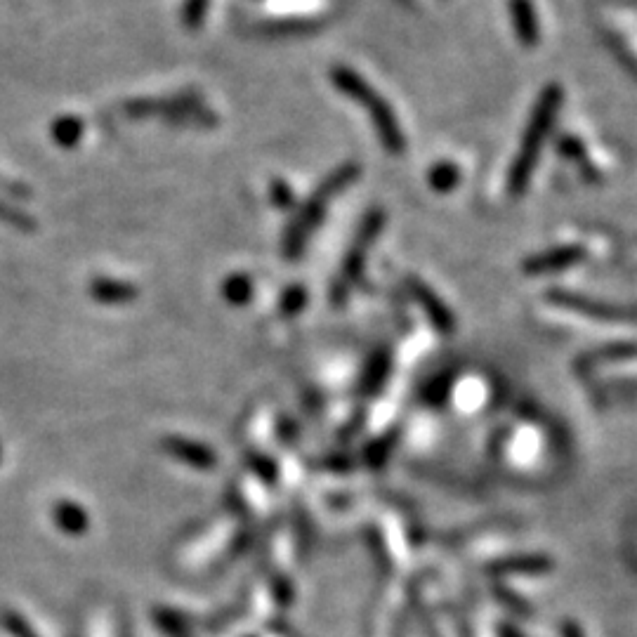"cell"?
<instances>
[{"label": "cell", "instance_id": "obj_1", "mask_svg": "<svg viewBox=\"0 0 637 637\" xmlns=\"http://www.w3.org/2000/svg\"><path fill=\"white\" fill-rule=\"evenodd\" d=\"M564 93L560 85H548L538 100L534 104V111H531L527 130H524L520 149H517L515 161H512L510 173H508V194L512 199H520V196L527 192L531 175H534L538 156H541L545 137L553 130V123L557 118V111L562 107Z\"/></svg>", "mask_w": 637, "mask_h": 637}, {"label": "cell", "instance_id": "obj_2", "mask_svg": "<svg viewBox=\"0 0 637 637\" xmlns=\"http://www.w3.org/2000/svg\"><path fill=\"white\" fill-rule=\"evenodd\" d=\"M359 177V166L357 163H343V166L333 170L331 175L326 177L321 185L314 189V194L307 199L305 206L298 215H295L291 225H288V232L284 236V255L288 260H298L305 246L310 244L312 234L317 232L319 222H324L326 210L331 206V201L336 199L338 194H343L347 187L352 185Z\"/></svg>", "mask_w": 637, "mask_h": 637}, {"label": "cell", "instance_id": "obj_3", "mask_svg": "<svg viewBox=\"0 0 637 637\" xmlns=\"http://www.w3.org/2000/svg\"><path fill=\"white\" fill-rule=\"evenodd\" d=\"M331 81L338 90H343L347 97H352L354 102L361 104V107L366 109V114H369L373 128L378 130V137H380V142H383V147L390 151V154H402V151L406 149L404 130H402V126H399L397 116H394L390 104L383 100V95L376 93V90L371 88L369 81H366L364 76H359L357 71H352L347 67L333 69Z\"/></svg>", "mask_w": 637, "mask_h": 637}, {"label": "cell", "instance_id": "obj_4", "mask_svg": "<svg viewBox=\"0 0 637 637\" xmlns=\"http://www.w3.org/2000/svg\"><path fill=\"white\" fill-rule=\"evenodd\" d=\"M126 114L133 118L161 116L170 123H185V126L210 128L218 123V116L210 111L196 93H180L161 100H135L126 104Z\"/></svg>", "mask_w": 637, "mask_h": 637}, {"label": "cell", "instance_id": "obj_5", "mask_svg": "<svg viewBox=\"0 0 637 637\" xmlns=\"http://www.w3.org/2000/svg\"><path fill=\"white\" fill-rule=\"evenodd\" d=\"M385 225V210L383 208H373L366 213L364 222H361L357 236H354L350 251L345 255L343 262V272L336 281V288H333V300H345V295L352 291V286L361 279V272H364V262L366 255H369V248L373 246V241L378 239L380 232H383Z\"/></svg>", "mask_w": 637, "mask_h": 637}, {"label": "cell", "instance_id": "obj_6", "mask_svg": "<svg viewBox=\"0 0 637 637\" xmlns=\"http://www.w3.org/2000/svg\"><path fill=\"white\" fill-rule=\"evenodd\" d=\"M586 258V251L581 246H557L553 251H545L541 255H534L524 262V272L541 277V274H555L564 272V269L579 265Z\"/></svg>", "mask_w": 637, "mask_h": 637}, {"label": "cell", "instance_id": "obj_7", "mask_svg": "<svg viewBox=\"0 0 637 637\" xmlns=\"http://www.w3.org/2000/svg\"><path fill=\"white\" fill-rule=\"evenodd\" d=\"M550 300L557 302L560 307H569V310L590 314V317H600V319H630L637 317L635 310H621V307L604 305V302H595L590 298H583V295H574L567 291H553L550 293Z\"/></svg>", "mask_w": 637, "mask_h": 637}, {"label": "cell", "instance_id": "obj_8", "mask_svg": "<svg viewBox=\"0 0 637 637\" xmlns=\"http://www.w3.org/2000/svg\"><path fill=\"white\" fill-rule=\"evenodd\" d=\"M510 15L512 24H515V34L520 38L524 48H534L541 38V29H538V17L531 0H510Z\"/></svg>", "mask_w": 637, "mask_h": 637}, {"label": "cell", "instance_id": "obj_9", "mask_svg": "<svg viewBox=\"0 0 637 637\" xmlns=\"http://www.w3.org/2000/svg\"><path fill=\"white\" fill-rule=\"evenodd\" d=\"M90 295L97 302H104V305H118V302H130L137 298V286L128 284V281H118V279H95L90 284Z\"/></svg>", "mask_w": 637, "mask_h": 637}, {"label": "cell", "instance_id": "obj_10", "mask_svg": "<svg viewBox=\"0 0 637 637\" xmlns=\"http://www.w3.org/2000/svg\"><path fill=\"white\" fill-rule=\"evenodd\" d=\"M411 291L420 300V305L425 307V312L430 314V319L435 321V326L442 328V331H449V328H451V314L444 310V305L439 302L437 295L432 293L425 284H420L418 279L411 281Z\"/></svg>", "mask_w": 637, "mask_h": 637}, {"label": "cell", "instance_id": "obj_11", "mask_svg": "<svg viewBox=\"0 0 637 637\" xmlns=\"http://www.w3.org/2000/svg\"><path fill=\"white\" fill-rule=\"evenodd\" d=\"M50 137L57 147L71 149L81 142L83 137V121L78 116H62L50 126Z\"/></svg>", "mask_w": 637, "mask_h": 637}, {"label": "cell", "instance_id": "obj_12", "mask_svg": "<svg viewBox=\"0 0 637 637\" xmlns=\"http://www.w3.org/2000/svg\"><path fill=\"white\" fill-rule=\"evenodd\" d=\"M428 185L439 194L453 192V189L461 185V168H458L456 163H451V161L437 163L435 168H430Z\"/></svg>", "mask_w": 637, "mask_h": 637}, {"label": "cell", "instance_id": "obj_13", "mask_svg": "<svg viewBox=\"0 0 637 637\" xmlns=\"http://www.w3.org/2000/svg\"><path fill=\"white\" fill-rule=\"evenodd\" d=\"M0 222L12 227V229H17V232H22V234H34L36 227H38L36 220L31 218L26 210L12 206V203H8V201H0Z\"/></svg>", "mask_w": 637, "mask_h": 637}, {"label": "cell", "instance_id": "obj_14", "mask_svg": "<svg viewBox=\"0 0 637 637\" xmlns=\"http://www.w3.org/2000/svg\"><path fill=\"white\" fill-rule=\"evenodd\" d=\"M222 295H225L232 305H244L253 295L251 277H246V274H234V277H229L225 281V286H222Z\"/></svg>", "mask_w": 637, "mask_h": 637}, {"label": "cell", "instance_id": "obj_15", "mask_svg": "<svg viewBox=\"0 0 637 637\" xmlns=\"http://www.w3.org/2000/svg\"><path fill=\"white\" fill-rule=\"evenodd\" d=\"M317 22L312 19H286V22H269L262 26V34L267 36H293V34H307V31L317 29Z\"/></svg>", "mask_w": 637, "mask_h": 637}, {"label": "cell", "instance_id": "obj_16", "mask_svg": "<svg viewBox=\"0 0 637 637\" xmlns=\"http://www.w3.org/2000/svg\"><path fill=\"white\" fill-rule=\"evenodd\" d=\"M208 5L210 0H185V5H182V24H185V29H201L203 19L208 15Z\"/></svg>", "mask_w": 637, "mask_h": 637}, {"label": "cell", "instance_id": "obj_17", "mask_svg": "<svg viewBox=\"0 0 637 637\" xmlns=\"http://www.w3.org/2000/svg\"><path fill=\"white\" fill-rule=\"evenodd\" d=\"M557 147H560V151L564 154V159L581 163V166H588L586 144H583V142L579 140V137H571V135H569V137H562Z\"/></svg>", "mask_w": 637, "mask_h": 637}, {"label": "cell", "instance_id": "obj_18", "mask_svg": "<svg viewBox=\"0 0 637 637\" xmlns=\"http://www.w3.org/2000/svg\"><path fill=\"white\" fill-rule=\"evenodd\" d=\"M269 194H272V203L281 210H288L293 206L295 196H293V189L288 187V182L284 180H274L272 182V189H269Z\"/></svg>", "mask_w": 637, "mask_h": 637}, {"label": "cell", "instance_id": "obj_19", "mask_svg": "<svg viewBox=\"0 0 637 637\" xmlns=\"http://www.w3.org/2000/svg\"><path fill=\"white\" fill-rule=\"evenodd\" d=\"M302 305H305V291H302L300 286H293L291 291H288L284 298H281V310L288 312V314L298 312Z\"/></svg>", "mask_w": 637, "mask_h": 637}, {"label": "cell", "instance_id": "obj_20", "mask_svg": "<svg viewBox=\"0 0 637 637\" xmlns=\"http://www.w3.org/2000/svg\"><path fill=\"white\" fill-rule=\"evenodd\" d=\"M0 189H3L5 194L12 196V199H31V189L24 185V182H10L5 180V177H0Z\"/></svg>", "mask_w": 637, "mask_h": 637}]
</instances>
